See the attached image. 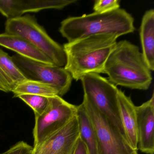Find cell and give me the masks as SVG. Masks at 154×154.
Instances as JSON below:
<instances>
[{
	"instance_id": "1",
	"label": "cell",
	"mask_w": 154,
	"mask_h": 154,
	"mask_svg": "<svg viewBox=\"0 0 154 154\" xmlns=\"http://www.w3.org/2000/svg\"><path fill=\"white\" fill-rule=\"evenodd\" d=\"M118 38L113 35L102 34L66 43L63 46L66 57L65 69L76 81L88 74L104 73L106 61Z\"/></svg>"
},
{
	"instance_id": "2",
	"label": "cell",
	"mask_w": 154,
	"mask_h": 154,
	"mask_svg": "<svg viewBox=\"0 0 154 154\" xmlns=\"http://www.w3.org/2000/svg\"><path fill=\"white\" fill-rule=\"evenodd\" d=\"M104 74L116 86L146 91L152 83L151 71L139 48L127 40L117 42L106 61Z\"/></svg>"
},
{
	"instance_id": "3",
	"label": "cell",
	"mask_w": 154,
	"mask_h": 154,
	"mask_svg": "<svg viewBox=\"0 0 154 154\" xmlns=\"http://www.w3.org/2000/svg\"><path fill=\"white\" fill-rule=\"evenodd\" d=\"M134 19L128 12L120 8L104 13L94 12L67 18L61 22L59 32L68 42L90 36L110 34L119 38L133 33Z\"/></svg>"
},
{
	"instance_id": "4",
	"label": "cell",
	"mask_w": 154,
	"mask_h": 154,
	"mask_svg": "<svg viewBox=\"0 0 154 154\" xmlns=\"http://www.w3.org/2000/svg\"><path fill=\"white\" fill-rule=\"evenodd\" d=\"M5 32L23 38L45 54L55 66L64 67L66 57L63 47L50 37L35 16L27 14L7 19Z\"/></svg>"
},
{
	"instance_id": "5",
	"label": "cell",
	"mask_w": 154,
	"mask_h": 154,
	"mask_svg": "<svg viewBox=\"0 0 154 154\" xmlns=\"http://www.w3.org/2000/svg\"><path fill=\"white\" fill-rule=\"evenodd\" d=\"M81 81L84 98L92 104L126 139L119 115L118 95L119 90L99 74H88Z\"/></svg>"
},
{
	"instance_id": "6",
	"label": "cell",
	"mask_w": 154,
	"mask_h": 154,
	"mask_svg": "<svg viewBox=\"0 0 154 154\" xmlns=\"http://www.w3.org/2000/svg\"><path fill=\"white\" fill-rule=\"evenodd\" d=\"M77 112V106L60 96L48 97V104L45 111L35 117L34 148L63 128L76 116Z\"/></svg>"
},
{
	"instance_id": "7",
	"label": "cell",
	"mask_w": 154,
	"mask_h": 154,
	"mask_svg": "<svg viewBox=\"0 0 154 154\" xmlns=\"http://www.w3.org/2000/svg\"><path fill=\"white\" fill-rule=\"evenodd\" d=\"M82 104L93 126L99 154H131L135 151L125 137L87 100L83 98Z\"/></svg>"
},
{
	"instance_id": "8",
	"label": "cell",
	"mask_w": 154,
	"mask_h": 154,
	"mask_svg": "<svg viewBox=\"0 0 154 154\" xmlns=\"http://www.w3.org/2000/svg\"><path fill=\"white\" fill-rule=\"evenodd\" d=\"M12 59L27 79L45 83L51 85L58 96H63L71 88L72 77L64 67L39 63L18 54Z\"/></svg>"
},
{
	"instance_id": "9",
	"label": "cell",
	"mask_w": 154,
	"mask_h": 154,
	"mask_svg": "<svg viewBox=\"0 0 154 154\" xmlns=\"http://www.w3.org/2000/svg\"><path fill=\"white\" fill-rule=\"evenodd\" d=\"M80 138L76 115L63 128L34 148L33 154H74Z\"/></svg>"
},
{
	"instance_id": "10",
	"label": "cell",
	"mask_w": 154,
	"mask_h": 154,
	"mask_svg": "<svg viewBox=\"0 0 154 154\" xmlns=\"http://www.w3.org/2000/svg\"><path fill=\"white\" fill-rule=\"evenodd\" d=\"M76 0H0V13L7 19L46 9L62 10Z\"/></svg>"
},
{
	"instance_id": "11",
	"label": "cell",
	"mask_w": 154,
	"mask_h": 154,
	"mask_svg": "<svg viewBox=\"0 0 154 154\" xmlns=\"http://www.w3.org/2000/svg\"><path fill=\"white\" fill-rule=\"evenodd\" d=\"M138 148L146 154L154 153V94L150 99L136 107Z\"/></svg>"
},
{
	"instance_id": "12",
	"label": "cell",
	"mask_w": 154,
	"mask_h": 154,
	"mask_svg": "<svg viewBox=\"0 0 154 154\" xmlns=\"http://www.w3.org/2000/svg\"><path fill=\"white\" fill-rule=\"evenodd\" d=\"M118 100L119 115L126 140L133 150L137 151L136 106L131 97L120 90L118 93Z\"/></svg>"
},
{
	"instance_id": "13",
	"label": "cell",
	"mask_w": 154,
	"mask_h": 154,
	"mask_svg": "<svg viewBox=\"0 0 154 154\" xmlns=\"http://www.w3.org/2000/svg\"><path fill=\"white\" fill-rule=\"evenodd\" d=\"M0 46L30 60L54 65L42 52L27 40L20 36L5 33L0 34Z\"/></svg>"
},
{
	"instance_id": "14",
	"label": "cell",
	"mask_w": 154,
	"mask_h": 154,
	"mask_svg": "<svg viewBox=\"0 0 154 154\" xmlns=\"http://www.w3.org/2000/svg\"><path fill=\"white\" fill-rule=\"evenodd\" d=\"M27 79L12 57L0 48V91L12 92L18 85Z\"/></svg>"
},
{
	"instance_id": "15",
	"label": "cell",
	"mask_w": 154,
	"mask_h": 154,
	"mask_svg": "<svg viewBox=\"0 0 154 154\" xmlns=\"http://www.w3.org/2000/svg\"><path fill=\"white\" fill-rule=\"evenodd\" d=\"M142 55L151 71L154 70V10H149L143 15L140 28Z\"/></svg>"
},
{
	"instance_id": "16",
	"label": "cell",
	"mask_w": 154,
	"mask_h": 154,
	"mask_svg": "<svg viewBox=\"0 0 154 154\" xmlns=\"http://www.w3.org/2000/svg\"><path fill=\"white\" fill-rule=\"evenodd\" d=\"M77 118L80 138L86 146L88 154H99L93 126L82 103L77 106Z\"/></svg>"
},
{
	"instance_id": "17",
	"label": "cell",
	"mask_w": 154,
	"mask_h": 154,
	"mask_svg": "<svg viewBox=\"0 0 154 154\" xmlns=\"http://www.w3.org/2000/svg\"><path fill=\"white\" fill-rule=\"evenodd\" d=\"M14 97L22 94H33L51 97L57 95V91L52 86L40 81L27 79L17 85L12 91Z\"/></svg>"
},
{
	"instance_id": "18",
	"label": "cell",
	"mask_w": 154,
	"mask_h": 154,
	"mask_svg": "<svg viewBox=\"0 0 154 154\" xmlns=\"http://www.w3.org/2000/svg\"><path fill=\"white\" fill-rule=\"evenodd\" d=\"M18 98L21 99L26 103L35 112V117L42 114L47 107L48 104V97L33 95V94H22Z\"/></svg>"
},
{
	"instance_id": "19",
	"label": "cell",
	"mask_w": 154,
	"mask_h": 154,
	"mask_svg": "<svg viewBox=\"0 0 154 154\" xmlns=\"http://www.w3.org/2000/svg\"><path fill=\"white\" fill-rule=\"evenodd\" d=\"M120 8L119 0H97L93 6L94 12L104 13L110 12Z\"/></svg>"
},
{
	"instance_id": "20",
	"label": "cell",
	"mask_w": 154,
	"mask_h": 154,
	"mask_svg": "<svg viewBox=\"0 0 154 154\" xmlns=\"http://www.w3.org/2000/svg\"><path fill=\"white\" fill-rule=\"evenodd\" d=\"M34 147L24 141H20L5 152L0 154H33Z\"/></svg>"
},
{
	"instance_id": "21",
	"label": "cell",
	"mask_w": 154,
	"mask_h": 154,
	"mask_svg": "<svg viewBox=\"0 0 154 154\" xmlns=\"http://www.w3.org/2000/svg\"><path fill=\"white\" fill-rule=\"evenodd\" d=\"M74 154H88L86 146L81 138L79 139L77 143Z\"/></svg>"
},
{
	"instance_id": "22",
	"label": "cell",
	"mask_w": 154,
	"mask_h": 154,
	"mask_svg": "<svg viewBox=\"0 0 154 154\" xmlns=\"http://www.w3.org/2000/svg\"><path fill=\"white\" fill-rule=\"evenodd\" d=\"M131 154H138L137 153V150H135V151H133L132 153Z\"/></svg>"
}]
</instances>
